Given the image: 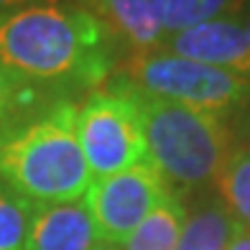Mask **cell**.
Returning <instances> with one entry per match:
<instances>
[{"mask_svg":"<svg viewBox=\"0 0 250 250\" xmlns=\"http://www.w3.org/2000/svg\"><path fill=\"white\" fill-rule=\"evenodd\" d=\"M174 194L151 161L135 164L112 176L95 179L84 191V202L95 217L100 240L125 243L148 214Z\"/></svg>","mask_w":250,"mask_h":250,"instance_id":"6","label":"cell"},{"mask_svg":"<svg viewBox=\"0 0 250 250\" xmlns=\"http://www.w3.org/2000/svg\"><path fill=\"white\" fill-rule=\"evenodd\" d=\"M217 191L237 225L250 230V153L235 148L217 176Z\"/></svg>","mask_w":250,"mask_h":250,"instance_id":"14","label":"cell"},{"mask_svg":"<svg viewBox=\"0 0 250 250\" xmlns=\"http://www.w3.org/2000/svg\"><path fill=\"white\" fill-rule=\"evenodd\" d=\"M227 250H250V230L240 227V232L235 235V240L230 243V248H227Z\"/></svg>","mask_w":250,"mask_h":250,"instance_id":"17","label":"cell"},{"mask_svg":"<svg viewBox=\"0 0 250 250\" xmlns=\"http://www.w3.org/2000/svg\"><path fill=\"white\" fill-rule=\"evenodd\" d=\"M87 5L133 54L161 46L166 0H87Z\"/></svg>","mask_w":250,"mask_h":250,"instance_id":"9","label":"cell"},{"mask_svg":"<svg viewBox=\"0 0 250 250\" xmlns=\"http://www.w3.org/2000/svg\"><path fill=\"white\" fill-rule=\"evenodd\" d=\"M245 5L248 0H166L164 39L214 18H235L245 10Z\"/></svg>","mask_w":250,"mask_h":250,"instance_id":"13","label":"cell"},{"mask_svg":"<svg viewBox=\"0 0 250 250\" xmlns=\"http://www.w3.org/2000/svg\"><path fill=\"white\" fill-rule=\"evenodd\" d=\"M0 176L33 204L79 199L92 184L77 138V105L59 100L0 138Z\"/></svg>","mask_w":250,"mask_h":250,"instance_id":"2","label":"cell"},{"mask_svg":"<svg viewBox=\"0 0 250 250\" xmlns=\"http://www.w3.org/2000/svg\"><path fill=\"white\" fill-rule=\"evenodd\" d=\"M92 250H123L120 248V243H107V240H100Z\"/></svg>","mask_w":250,"mask_h":250,"instance_id":"19","label":"cell"},{"mask_svg":"<svg viewBox=\"0 0 250 250\" xmlns=\"http://www.w3.org/2000/svg\"><path fill=\"white\" fill-rule=\"evenodd\" d=\"M135 92L153 100L235 118L250 105V77L153 49L133 54L120 74Z\"/></svg>","mask_w":250,"mask_h":250,"instance_id":"4","label":"cell"},{"mask_svg":"<svg viewBox=\"0 0 250 250\" xmlns=\"http://www.w3.org/2000/svg\"><path fill=\"white\" fill-rule=\"evenodd\" d=\"M33 209L36 204L0 176V250L26 248Z\"/></svg>","mask_w":250,"mask_h":250,"instance_id":"15","label":"cell"},{"mask_svg":"<svg viewBox=\"0 0 250 250\" xmlns=\"http://www.w3.org/2000/svg\"><path fill=\"white\" fill-rule=\"evenodd\" d=\"M115 43L87 8L33 3L0 13V64L62 97L105 82L115 69Z\"/></svg>","mask_w":250,"mask_h":250,"instance_id":"1","label":"cell"},{"mask_svg":"<svg viewBox=\"0 0 250 250\" xmlns=\"http://www.w3.org/2000/svg\"><path fill=\"white\" fill-rule=\"evenodd\" d=\"M23 5H33V0H0V13H5V10H16V8H23Z\"/></svg>","mask_w":250,"mask_h":250,"instance_id":"18","label":"cell"},{"mask_svg":"<svg viewBox=\"0 0 250 250\" xmlns=\"http://www.w3.org/2000/svg\"><path fill=\"white\" fill-rule=\"evenodd\" d=\"M184 220V202L179 194H171L130 232L123 250H176Z\"/></svg>","mask_w":250,"mask_h":250,"instance_id":"12","label":"cell"},{"mask_svg":"<svg viewBox=\"0 0 250 250\" xmlns=\"http://www.w3.org/2000/svg\"><path fill=\"white\" fill-rule=\"evenodd\" d=\"M138 97L148 161L174 194L202 191L214 184L235 151L230 118L179 102L153 100L141 92Z\"/></svg>","mask_w":250,"mask_h":250,"instance_id":"3","label":"cell"},{"mask_svg":"<svg viewBox=\"0 0 250 250\" xmlns=\"http://www.w3.org/2000/svg\"><path fill=\"white\" fill-rule=\"evenodd\" d=\"M158 49L250 77V39L237 16L184 28L174 36H166Z\"/></svg>","mask_w":250,"mask_h":250,"instance_id":"7","label":"cell"},{"mask_svg":"<svg viewBox=\"0 0 250 250\" xmlns=\"http://www.w3.org/2000/svg\"><path fill=\"white\" fill-rule=\"evenodd\" d=\"M100 230L84 197L36 204L23 250H92Z\"/></svg>","mask_w":250,"mask_h":250,"instance_id":"8","label":"cell"},{"mask_svg":"<svg viewBox=\"0 0 250 250\" xmlns=\"http://www.w3.org/2000/svg\"><path fill=\"white\" fill-rule=\"evenodd\" d=\"M240 23H243V28H245V33H248V39H250V10L240 16Z\"/></svg>","mask_w":250,"mask_h":250,"instance_id":"20","label":"cell"},{"mask_svg":"<svg viewBox=\"0 0 250 250\" xmlns=\"http://www.w3.org/2000/svg\"><path fill=\"white\" fill-rule=\"evenodd\" d=\"M232 138H235V148L250 153V105L235 115V120H232Z\"/></svg>","mask_w":250,"mask_h":250,"instance_id":"16","label":"cell"},{"mask_svg":"<svg viewBox=\"0 0 250 250\" xmlns=\"http://www.w3.org/2000/svg\"><path fill=\"white\" fill-rule=\"evenodd\" d=\"M59 100L66 97L51 92L49 87L31 82V79L18 77L16 72L0 64V138L18 125H23L26 120L36 118L39 112H43Z\"/></svg>","mask_w":250,"mask_h":250,"instance_id":"11","label":"cell"},{"mask_svg":"<svg viewBox=\"0 0 250 250\" xmlns=\"http://www.w3.org/2000/svg\"><path fill=\"white\" fill-rule=\"evenodd\" d=\"M237 232L240 225L220 194H207L187 214L176 250H227Z\"/></svg>","mask_w":250,"mask_h":250,"instance_id":"10","label":"cell"},{"mask_svg":"<svg viewBox=\"0 0 250 250\" xmlns=\"http://www.w3.org/2000/svg\"><path fill=\"white\" fill-rule=\"evenodd\" d=\"M77 138L92 181L148 161L138 92L123 77L92 89L77 107Z\"/></svg>","mask_w":250,"mask_h":250,"instance_id":"5","label":"cell"}]
</instances>
